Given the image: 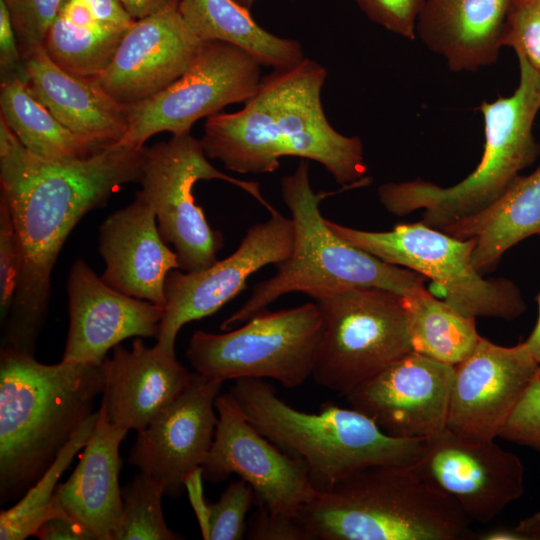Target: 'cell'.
I'll list each match as a JSON object with an SVG mask.
<instances>
[{
	"instance_id": "836d02e7",
	"label": "cell",
	"mask_w": 540,
	"mask_h": 540,
	"mask_svg": "<svg viewBox=\"0 0 540 540\" xmlns=\"http://www.w3.org/2000/svg\"><path fill=\"white\" fill-rule=\"evenodd\" d=\"M8 8L23 59L43 46L64 0H3Z\"/></svg>"
},
{
	"instance_id": "5bb4252c",
	"label": "cell",
	"mask_w": 540,
	"mask_h": 540,
	"mask_svg": "<svg viewBox=\"0 0 540 540\" xmlns=\"http://www.w3.org/2000/svg\"><path fill=\"white\" fill-rule=\"evenodd\" d=\"M215 408L218 422L202 477L219 483L236 474L252 488L257 506L296 515L317 493L303 461L262 435L229 392L217 396Z\"/></svg>"
},
{
	"instance_id": "cb8c5ba5",
	"label": "cell",
	"mask_w": 540,
	"mask_h": 540,
	"mask_svg": "<svg viewBox=\"0 0 540 540\" xmlns=\"http://www.w3.org/2000/svg\"><path fill=\"white\" fill-rule=\"evenodd\" d=\"M34 95L66 128L95 152L119 143L128 129L127 105L114 100L89 78L56 65L44 46L24 59Z\"/></svg>"
},
{
	"instance_id": "d6986e66",
	"label": "cell",
	"mask_w": 540,
	"mask_h": 540,
	"mask_svg": "<svg viewBox=\"0 0 540 540\" xmlns=\"http://www.w3.org/2000/svg\"><path fill=\"white\" fill-rule=\"evenodd\" d=\"M202 41L179 11V0L136 20L108 67L91 79L114 100L135 104L165 89L191 66Z\"/></svg>"
},
{
	"instance_id": "e0dca14e",
	"label": "cell",
	"mask_w": 540,
	"mask_h": 540,
	"mask_svg": "<svg viewBox=\"0 0 540 540\" xmlns=\"http://www.w3.org/2000/svg\"><path fill=\"white\" fill-rule=\"evenodd\" d=\"M454 370L447 426L460 437L495 440L519 400L540 375L524 342L506 347L481 336Z\"/></svg>"
},
{
	"instance_id": "60d3db41",
	"label": "cell",
	"mask_w": 540,
	"mask_h": 540,
	"mask_svg": "<svg viewBox=\"0 0 540 540\" xmlns=\"http://www.w3.org/2000/svg\"><path fill=\"white\" fill-rule=\"evenodd\" d=\"M41 540H94L89 531L69 516H59L44 522L36 531Z\"/></svg>"
},
{
	"instance_id": "f6af8a7d",
	"label": "cell",
	"mask_w": 540,
	"mask_h": 540,
	"mask_svg": "<svg viewBox=\"0 0 540 540\" xmlns=\"http://www.w3.org/2000/svg\"><path fill=\"white\" fill-rule=\"evenodd\" d=\"M516 529L526 536L527 540H540V510L520 520Z\"/></svg>"
},
{
	"instance_id": "f1b7e54d",
	"label": "cell",
	"mask_w": 540,
	"mask_h": 540,
	"mask_svg": "<svg viewBox=\"0 0 540 540\" xmlns=\"http://www.w3.org/2000/svg\"><path fill=\"white\" fill-rule=\"evenodd\" d=\"M0 118L33 154L47 160H72L96 153L74 134L20 80L2 81Z\"/></svg>"
},
{
	"instance_id": "9c48e42d",
	"label": "cell",
	"mask_w": 540,
	"mask_h": 540,
	"mask_svg": "<svg viewBox=\"0 0 540 540\" xmlns=\"http://www.w3.org/2000/svg\"><path fill=\"white\" fill-rule=\"evenodd\" d=\"M322 332L316 302L265 309L226 333L195 331L186 357L197 373L211 379L271 378L295 388L312 376Z\"/></svg>"
},
{
	"instance_id": "83f0119b",
	"label": "cell",
	"mask_w": 540,
	"mask_h": 540,
	"mask_svg": "<svg viewBox=\"0 0 540 540\" xmlns=\"http://www.w3.org/2000/svg\"><path fill=\"white\" fill-rule=\"evenodd\" d=\"M413 351L456 366L477 346L481 336L475 319L430 294L424 286L402 295Z\"/></svg>"
},
{
	"instance_id": "4fadbf2b",
	"label": "cell",
	"mask_w": 540,
	"mask_h": 540,
	"mask_svg": "<svg viewBox=\"0 0 540 540\" xmlns=\"http://www.w3.org/2000/svg\"><path fill=\"white\" fill-rule=\"evenodd\" d=\"M293 240L292 219L274 210L265 222L251 226L238 248L225 259L196 272L170 271L155 346L175 354L176 337L186 323L214 314L246 287L253 273L288 259Z\"/></svg>"
},
{
	"instance_id": "f35d334b",
	"label": "cell",
	"mask_w": 540,
	"mask_h": 540,
	"mask_svg": "<svg viewBox=\"0 0 540 540\" xmlns=\"http://www.w3.org/2000/svg\"><path fill=\"white\" fill-rule=\"evenodd\" d=\"M257 507L247 521L246 539L309 540L296 515L274 512L262 505Z\"/></svg>"
},
{
	"instance_id": "603a6c76",
	"label": "cell",
	"mask_w": 540,
	"mask_h": 540,
	"mask_svg": "<svg viewBox=\"0 0 540 540\" xmlns=\"http://www.w3.org/2000/svg\"><path fill=\"white\" fill-rule=\"evenodd\" d=\"M98 412L77 466L69 479L57 486L54 498L94 540H118L123 514L119 447L128 430L112 424L101 405Z\"/></svg>"
},
{
	"instance_id": "1f68e13d",
	"label": "cell",
	"mask_w": 540,
	"mask_h": 540,
	"mask_svg": "<svg viewBox=\"0 0 540 540\" xmlns=\"http://www.w3.org/2000/svg\"><path fill=\"white\" fill-rule=\"evenodd\" d=\"M164 491L149 474L139 472L122 490L123 514L118 540H181L165 522Z\"/></svg>"
},
{
	"instance_id": "7c38bea8",
	"label": "cell",
	"mask_w": 540,
	"mask_h": 540,
	"mask_svg": "<svg viewBox=\"0 0 540 540\" xmlns=\"http://www.w3.org/2000/svg\"><path fill=\"white\" fill-rule=\"evenodd\" d=\"M261 64L245 50L205 41L191 66L157 94L127 105L128 129L119 144L139 146L153 135L190 133L193 124L245 103L261 81Z\"/></svg>"
},
{
	"instance_id": "8fae6325",
	"label": "cell",
	"mask_w": 540,
	"mask_h": 540,
	"mask_svg": "<svg viewBox=\"0 0 540 540\" xmlns=\"http://www.w3.org/2000/svg\"><path fill=\"white\" fill-rule=\"evenodd\" d=\"M208 159L201 140L191 133L172 135L147 148L141 189L135 194L153 210L162 239L174 246L180 270L185 272L210 267L224 246L222 233L209 225L195 202L193 187L198 181L223 180L250 194L270 213L276 210L257 182L227 175Z\"/></svg>"
},
{
	"instance_id": "4dcf8cb0",
	"label": "cell",
	"mask_w": 540,
	"mask_h": 540,
	"mask_svg": "<svg viewBox=\"0 0 540 540\" xmlns=\"http://www.w3.org/2000/svg\"><path fill=\"white\" fill-rule=\"evenodd\" d=\"M126 32L77 26L58 14L43 46L66 72L93 79L108 67Z\"/></svg>"
},
{
	"instance_id": "8992f818",
	"label": "cell",
	"mask_w": 540,
	"mask_h": 540,
	"mask_svg": "<svg viewBox=\"0 0 540 540\" xmlns=\"http://www.w3.org/2000/svg\"><path fill=\"white\" fill-rule=\"evenodd\" d=\"M519 84L509 97L479 107L484 119L485 143L475 170L453 186L441 187L416 179L388 182L378 188L383 207L404 216L424 209L422 222L443 230L491 206L514 183L520 172L534 163L540 144L533 123L540 110V72L520 52Z\"/></svg>"
},
{
	"instance_id": "ee69618b",
	"label": "cell",
	"mask_w": 540,
	"mask_h": 540,
	"mask_svg": "<svg viewBox=\"0 0 540 540\" xmlns=\"http://www.w3.org/2000/svg\"><path fill=\"white\" fill-rule=\"evenodd\" d=\"M472 539L478 540H527L516 527H495L484 532L473 534Z\"/></svg>"
},
{
	"instance_id": "484cf974",
	"label": "cell",
	"mask_w": 540,
	"mask_h": 540,
	"mask_svg": "<svg viewBox=\"0 0 540 540\" xmlns=\"http://www.w3.org/2000/svg\"><path fill=\"white\" fill-rule=\"evenodd\" d=\"M442 231L460 239L474 238V268L482 275L493 269L508 249L540 236V165L528 176L519 175L491 206Z\"/></svg>"
},
{
	"instance_id": "ac0fdd59",
	"label": "cell",
	"mask_w": 540,
	"mask_h": 540,
	"mask_svg": "<svg viewBox=\"0 0 540 540\" xmlns=\"http://www.w3.org/2000/svg\"><path fill=\"white\" fill-rule=\"evenodd\" d=\"M222 384L193 373L183 392L137 432L129 462L152 476L165 496H182L187 478L204 463L217 427L215 400Z\"/></svg>"
},
{
	"instance_id": "bcb514c9",
	"label": "cell",
	"mask_w": 540,
	"mask_h": 540,
	"mask_svg": "<svg viewBox=\"0 0 540 540\" xmlns=\"http://www.w3.org/2000/svg\"><path fill=\"white\" fill-rule=\"evenodd\" d=\"M538 319L529 337L524 341L534 359L540 364V291L537 296Z\"/></svg>"
},
{
	"instance_id": "5b68a950",
	"label": "cell",
	"mask_w": 540,
	"mask_h": 540,
	"mask_svg": "<svg viewBox=\"0 0 540 540\" xmlns=\"http://www.w3.org/2000/svg\"><path fill=\"white\" fill-rule=\"evenodd\" d=\"M228 392L262 435L303 461L317 492L366 467L413 465L423 450L424 439L390 436L351 406L329 403L317 413L300 411L262 379H237Z\"/></svg>"
},
{
	"instance_id": "30bf717a",
	"label": "cell",
	"mask_w": 540,
	"mask_h": 540,
	"mask_svg": "<svg viewBox=\"0 0 540 540\" xmlns=\"http://www.w3.org/2000/svg\"><path fill=\"white\" fill-rule=\"evenodd\" d=\"M323 332L312 378L346 396L413 351L402 296L376 288H349L314 298Z\"/></svg>"
},
{
	"instance_id": "d6a6232c",
	"label": "cell",
	"mask_w": 540,
	"mask_h": 540,
	"mask_svg": "<svg viewBox=\"0 0 540 540\" xmlns=\"http://www.w3.org/2000/svg\"><path fill=\"white\" fill-rule=\"evenodd\" d=\"M256 505L255 494L248 483L239 479L230 482L219 500L208 504L207 519L202 529L207 540H241L247 530L246 515Z\"/></svg>"
},
{
	"instance_id": "b9f144b4",
	"label": "cell",
	"mask_w": 540,
	"mask_h": 540,
	"mask_svg": "<svg viewBox=\"0 0 540 540\" xmlns=\"http://www.w3.org/2000/svg\"><path fill=\"white\" fill-rule=\"evenodd\" d=\"M97 19L109 28L127 31L136 21L118 0H84Z\"/></svg>"
},
{
	"instance_id": "2e32d148",
	"label": "cell",
	"mask_w": 540,
	"mask_h": 540,
	"mask_svg": "<svg viewBox=\"0 0 540 540\" xmlns=\"http://www.w3.org/2000/svg\"><path fill=\"white\" fill-rule=\"evenodd\" d=\"M455 367L411 351L346 395L386 434L427 439L447 426Z\"/></svg>"
},
{
	"instance_id": "7dc6e473",
	"label": "cell",
	"mask_w": 540,
	"mask_h": 540,
	"mask_svg": "<svg viewBox=\"0 0 540 540\" xmlns=\"http://www.w3.org/2000/svg\"><path fill=\"white\" fill-rule=\"evenodd\" d=\"M236 1L249 10L255 2V0H236Z\"/></svg>"
},
{
	"instance_id": "6da1fadb",
	"label": "cell",
	"mask_w": 540,
	"mask_h": 540,
	"mask_svg": "<svg viewBox=\"0 0 540 540\" xmlns=\"http://www.w3.org/2000/svg\"><path fill=\"white\" fill-rule=\"evenodd\" d=\"M147 148L114 144L88 157L47 160L27 150L0 118V199L21 253L17 291L1 348L34 355L45 323L51 275L73 228L122 186L140 182Z\"/></svg>"
},
{
	"instance_id": "277c9868",
	"label": "cell",
	"mask_w": 540,
	"mask_h": 540,
	"mask_svg": "<svg viewBox=\"0 0 540 540\" xmlns=\"http://www.w3.org/2000/svg\"><path fill=\"white\" fill-rule=\"evenodd\" d=\"M296 517L309 540H463L470 520L412 465L360 469L317 492Z\"/></svg>"
},
{
	"instance_id": "9a60e30c",
	"label": "cell",
	"mask_w": 540,
	"mask_h": 540,
	"mask_svg": "<svg viewBox=\"0 0 540 540\" xmlns=\"http://www.w3.org/2000/svg\"><path fill=\"white\" fill-rule=\"evenodd\" d=\"M428 484L451 497L470 521L488 523L524 493V466L495 440L474 441L448 428L424 439L412 465Z\"/></svg>"
},
{
	"instance_id": "ab89813d",
	"label": "cell",
	"mask_w": 540,
	"mask_h": 540,
	"mask_svg": "<svg viewBox=\"0 0 540 540\" xmlns=\"http://www.w3.org/2000/svg\"><path fill=\"white\" fill-rule=\"evenodd\" d=\"M0 75L1 82L20 80L28 84V75L8 8L0 0Z\"/></svg>"
},
{
	"instance_id": "7402d4cb",
	"label": "cell",
	"mask_w": 540,
	"mask_h": 540,
	"mask_svg": "<svg viewBox=\"0 0 540 540\" xmlns=\"http://www.w3.org/2000/svg\"><path fill=\"white\" fill-rule=\"evenodd\" d=\"M101 406L110 422L125 430L145 429L188 386L193 373L175 354L147 347L136 337L131 349L120 344L104 359Z\"/></svg>"
},
{
	"instance_id": "4316f807",
	"label": "cell",
	"mask_w": 540,
	"mask_h": 540,
	"mask_svg": "<svg viewBox=\"0 0 540 540\" xmlns=\"http://www.w3.org/2000/svg\"><path fill=\"white\" fill-rule=\"evenodd\" d=\"M179 11L199 40L235 45L261 66L282 70L305 58L299 41L268 32L236 0H179Z\"/></svg>"
},
{
	"instance_id": "7bdbcfd3",
	"label": "cell",
	"mask_w": 540,
	"mask_h": 540,
	"mask_svg": "<svg viewBox=\"0 0 540 540\" xmlns=\"http://www.w3.org/2000/svg\"><path fill=\"white\" fill-rule=\"evenodd\" d=\"M126 11L139 20L163 10L173 0H118Z\"/></svg>"
},
{
	"instance_id": "44dd1931",
	"label": "cell",
	"mask_w": 540,
	"mask_h": 540,
	"mask_svg": "<svg viewBox=\"0 0 540 540\" xmlns=\"http://www.w3.org/2000/svg\"><path fill=\"white\" fill-rule=\"evenodd\" d=\"M101 279L128 296L164 306L168 273L180 269L178 256L162 239L153 210L139 197L112 214L99 228Z\"/></svg>"
},
{
	"instance_id": "74e56055",
	"label": "cell",
	"mask_w": 540,
	"mask_h": 540,
	"mask_svg": "<svg viewBox=\"0 0 540 540\" xmlns=\"http://www.w3.org/2000/svg\"><path fill=\"white\" fill-rule=\"evenodd\" d=\"M374 23L406 39L416 37V24L426 0H356Z\"/></svg>"
},
{
	"instance_id": "d590c367",
	"label": "cell",
	"mask_w": 540,
	"mask_h": 540,
	"mask_svg": "<svg viewBox=\"0 0 540 540\" xmlns=\"http://www.w3.org/2000/svg\"><path fill=\"white\" fill-rule=\"evenodd\" d=\"M21 271V253L7 204L0 199V315L1 323L10 312Z\"/></svg>"
},
{
	"instance_id": "3957f363",
	"label": "cell",
	"mask_w": 540,
	"mask_h": 540,
	"mask_svg": "<svg viewBox=\"0 0 540 540\" xmlns=\"http://www.w3.org/2000/svg\"><path fill=\"white\" fill-rule=\"evenodd\" d=\"M104 388V360L49 365L1 348V505L20 499L36 483L93 413Z\"/></svg>"
},
{
	"instance_id": "ffe728a7",
	"label": "cell",
	"mask_w": 540,
	"mask_h": 540,
	"mask_svg": "<svg viewBox=\"0 0 540 540\" xmlns=\"http://www.w3.org/2000/svg\"><path fill=\"white\" fill-rule=\"evenodd\" d=\"M69 326L63 361L102 362L130 337H157L164 306L134 298L106 284L82 259L67 280Z\"/></svg>"
},
{
	"instance_id": "52a82bcc",
	"label": "cell",
	"mask_w": 540,
	"mask_h": 540,
	"mask_svg": "<svg viewBox=\"0 0 540 540\" xmlns=\"http://www.w3.org/2000/svg\"><path fill=\"white\" fill-rule=\"evenodd\" d=\"M281 193L294 227L291 255L277 264L275 275L254 286L241 308L221 324V330L245 323L290 292L314 299L349 288H376L402 296L424 286L426 278L420 273L386 263L330 229L319 207L328 193L313 191L306 160L282 178Z\"/></svg>"
},
{
	"instance_id": "ba28073f",
	"label": "cell",
	"mask_w": 540,
	"mask_h": 540,
	"mask_svg": "<svg viewBox=\"0 0 540 540\" xmlns=\"http://www.w3.org/2000/svg\"><path fill=\"white\" fill-rule=\"evenodd\" d=\"M326 223L351 245L433 280L443 290L444 301L466 316L510 321L526 309L519 288L511 280L486 279L474 268V238L453 237L422 221L383 232L354 229L327 219Z\"/></svg>"
},
{
	"instance_id": "e575fe53",
	"label": "cell",
	"mask_w": 540,
	"mask_h": 540,
	"mask_svg": "<svg viewBox=\"0 0 540 540\" xmlns=\"http://www.w3.org/2000/svg\"><path fill=\"white\" fill-rule=\"evenodd\" d=\"M502 46L523 54L540 72V0H512L502 36Z\"/></svg>"
},
{
	"instance_id": "d4e9b609",
	"label": "cell",
	"mask_w": 540,
	"mask_h": 540,
	"mask_svg": "<svg viewBox=\"0 0 540 540\" xmlns=\"http://www.w3.org/2000/svg\"><path fill=\"white\" fill-rule=\"evenodd\" d=\"M512 0H426L416 34L450 70L476 71L496 62Z\"/></svg>"
},
{
	"instance_id": "7a4b0ae2",
	"label": "cell",
	"mask_w": 540,
	"mask_h": 540,
	"mask_svg": "<svg viewBox=\"0 0 540 540\" xmlns=\"http://www.w3.org/2000/svg\"><path fill=\"white\" fill-rule=\"evenodd\" d=\"M326 79V68L308 58L273 70L242 109L206 118L205 154L240 174L272 173L281 158L300 157L320 163L338 184L365 185L361 139L335 130L324 113Z\"/></svg>"
},
{
	"instance_id": "8d00e7d4",
	"label": "cell",
	"mask_w": 540,
	"mask_h": 540,
	"mask_svg": "<svg viewBox=\"0 0 540 540\" xmlns=\"http://www.w3.org/2000/svg\"><path fill=\"white\" fill-rule=\"evenodd\" d=\"M499 437L540 453V375L519 400Z\"/></svg>"
},
{
	"instance_id": "f546056e",
	"label": "cell",
	"mask_w": 540,
	"mask_h": 540,
	"mask_svg": "<svg viewBox=\"0 0 540 540\" xmlns=\"http://www.w3.org/2000/svg\"><path fill=\"white\" fill-rule=\"evenodd\" d=\"M98 415V411L93 412L77 429L36 483L16 504L1 511V540H24L34 536L39 527L49 519L68 516L54 498L57 483L76 453L84 448L88 442Z\"/></svg>"
}]
</instances>
